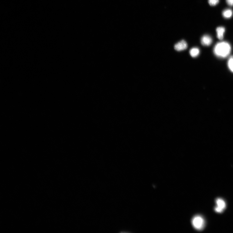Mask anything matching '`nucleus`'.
Segmentation results:
<instances>
[{"mask_svg": "<svg viewBox=\"0 0 233 233\" xmlns=\"http://www.w3.org/2000/svg\"><path fill=\"white\" fill-rule=\"evenodd\" d=\"M231 50V46L228 42H222L218 43L215 45L213 51L217 57L225 58L230 55Z\"/></svg>", "mask_w": 233, "mask_h": 233, "instance_id": "obj_1", "label": "nucleus"}, {"mask_svg": "<svg viewBox=\"0 0 233 233\" xmlns=\"http://www.w3.org/2000/svg\"><path fill=\"white\" fill-rule=\"evenodd\" d=\"M192 224L193 227L198 231L202 230L205 226V221L202 217L200 215H196L193 217Z\"/></svg>", "mask_w": 233, "mask_h": 233, "instance_id": "obj_2", "label": "nucleus"}, {"mask_svg": "<svg viewBox=\"0 0 233 233\" xmlns=\"http://www.w3.org/2000/svg\"><path fill=\"white\" fill-rule=\"evenodd\" d=\"M188 47L187 42L184 40L178 42L174 45V49L177 51H183L187 48Z\"/></svg>", "mask_w": 233, "mask_h": 233, "instance_id": "obj_3", "label": "nucleus"}, {"mask_svg": "<svg viewBox=\"0 0 233 233\" xmlns=\"http://www.w3.org/2000/svg\"><path fill=\"white\" fill-rule=\"evenodd\" d=\"M201 42L202 45L204 46H209L212 44L213 39L210 35H205L201 39Z\"/></svg>", "mask_w": 233, "mask_h": 233, "instance_id": "obj_4", "label": "nucleus"}, {"mask_svg": "<svg viewBox=\"0 0 233 233\" xmlns=\"http://www.w3.org/2000/svg\"><path fill=\"white\" fill-rule=\"evenodd\" d=\"M225 31V28L223 27H219L217 28L216 31L217 37L220 40H223Z\"/></svg>", "mask_w": 233, "mask_h": 233, "instance_id": "obj_5", "label": "nucleus"}, {"mask_svg": "<svg viewBox=\"0 0 233 233\" xmlns=\"http://www.w3.org/2000/svg\"><path fill=\"white\" fill-rule=\"evenodd\" d=\"M223 16L226 19H229L232 16L233 12L230 9H226L224 10L222 13Z\"/></svg>", "mask_w": 233, "mask_h": 233, "instance_id": "obj_6", "label": "nucleus"}, {"mask_svg": "<svg viewBox=\"0 0 233 233\" xmlns=\"http://www.w3.org/2000/svg\"><path fill=\"white\" fill-rule=\"evenodd\" d=\"M200 51L199 49L196 47L192 48L190 50L189 53L190 55L194 58L198 56L199 54Z\"/></svg>", "mask_w": 233, "mask_h": 233, "instance_id": "obj_7", "label": "nucleus"}, {"mask_svg": "<svg viewBox=\"0 0 233 233\" xmlns=\"http://www.w3.org/2000/svg\"><path fill=\"white\" fill-rule=\"evenodd\" d=\"M217 207L224 210L226 207V203L224 201L221 199H218L216 200Z\"/></svg>", "mask_w": 233, "mask_h": 233, "instance_id": "obj_8", "label": "nucleus"}, {"mask_svg": "<svg viewBox=\"0 0 233 233\" xmlns=\"http://www.w3.org/2000/svg\"><path fill=\"white\" fill-rule=\"evenodd\" d=\"M228 65L229 69L233 73V56L231 57L229 59Z\"/></svg>", "mask_w": 233, "mask_h": 233, "instance_id": "obj_9", "label": "nucleus"}, {"mask_svg": "<svg viewBox=\"0 0 233 233\" xmlns=\"http://www.w3.org/2000/svg\"><path fill=\"white\" fill-rule=\"evenodd\" d=\"M219 2V0H208L210 5L212 6H216Z\"/></svg>", "mask_w": 233, "mask_h": 233, "instance_id": "obj_10", "label": "nucleus"}, {"mask_svg": "<svg viewBox=\"0 0 233 233\" xmlns=\"http://www.w3.org/2000/svg\"><path fill=\"white\" fill-rule=\"evenodd\" d=\"M227 4L229 6H233V0H226Z\"/></svg>", "mask_w": 233, "mask_h": 233, "instance_id": "obj_11", "label": "nucleus"}, {"mask_svg": "<svg viewBox=\"0 0 233 233\" xmlns=\"http://www.w3.org/2000/svg\"><path fill=\"white\" fill-rule=\"evenodd\" d=\"M215 210L217 213H221L222 212H223L224 210L222 209H221L219 207H217L215 208Z\"/></svg>", "mask_w": 233, "mask_h": 233, "instance_id": "obj_12", "label": "nucleus"}]
</instances>
